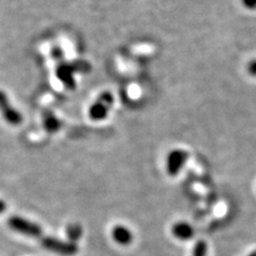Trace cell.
Returning a JSON list of instances; mask_svg holds the SVG:
<instances>
[{"mask_svg":"<svg viewBox=\"0 0 256 256\" xmlns=\"http://www.w3.org/2000/svg\"><path fill=\"white\" fill-rule=\"evenodd\" d=\"M42 248L45 250L61 256H74L78 253V246L75 242H64L56 237H43L40 239Z\"/></svg>","mask_w":256,"mask_h":256,"instance_id":"cell-1","label":"cell"},{"mask_svg":"<svg viewBox=\"0 0 256 256\" xmlns=\"http://www.w3.org/2000/svg\"><path fill=\"white\" fill-rule=\"evenodd\" d=\"M8 226L16 233L29 237H40L43 233L42 228L38 224L20 217V216H12V217L8 219Z\"/></svg>","mask_w":256,"mask_h":256,"instance_id":"cell-2","label":"cell"},{"mask_svg":"<svg viewBox=\"0 0 256 256\" xmlns=\"http://www.w3.org/2000/svg\"><path fill=\"white\" fill-rule=\"evenodd\" d=\"M90 70V66L84 61H78L70 64H62L58 68L57 75L58 78L68 89H74L75 80L73 74L75 72H88Z\"/></svg>","mask_w":256,"mask_h":256,"instance_id":"cell-3","label":"cell"},{"mask_svg":"<svg viewBox=\"0 0 256 256\" xmlns=\"http://www.w3.org/2000/svg\"><path fill=\"white\" fill-rule=\"evenodd\" d=\"M114 105V96L111 93L106 92L100 94V98L96 100L90 108V116L93 121H100L104 120L110 110V108Z\"/></svg>","mask_w":256,"mask_h":256,"instance_id":"cell-4","label":"cell"},{"mask_svg":"<svg viewBox=\"0 0 256 256\" xmlns=\"http://www.w3.org/2000/svg\"><path fill=\"white\" fill-rule=\"evenodd\" d=\"M189 154L184 150H174L170 152L169 156L166 158V172L171 176L178 175L182 166H185Z\"/></svg>","mask_w":256,"mask_h":256,"instance_id":"cell-5","label":"cell"},{"mask_svg":"<svg viewBox=\"0 0 256 256\" xmlns=\"http://www.w3.org/2000/svg\"><path fill=\"white\" fill-rule=\"evenodd\" d=\"M0 112L6 121L11 125H20L22 122V114L11 106L10 100L4 91H0Z\"/></svg>","mask_w":256,"mask_h":256,"instance_id":"cell-6","label":"cell"},{"mask_svg":"<svg viewBox=\"0 0 256 256\" xmlns=\"http://www.w3.org/2000/svg\"><path fill=\"white\" fill-rule=\"evenodd\" d=\"M111 235L114 242L121 246L130 244L134 240V235L130 230L124 226H120V224L112 228Z\"/></svg>","mask_w":256,"mask_h":256,"instance_id":"cell-7","label":"cell"},{"mask_svg":"<svg viewBox=\"0 0 256 256\" xmlns=\"http://www.w3.org/2000/svg\"><path fill=\"white\" fill-rule=\"evenodd\" d=\"M172 234L174 237L182 242H187L194 236V230L187 222H178L172 226Z\"/></svg>","mask_w":256,"mask_h":256,"instance_id":"cell-8","label":"cell"},{"mask_svg":"<svg viewBox=\"0 0 256 256\" xmlns=\"http://www.w3.org/2000/svg\"><path fill=\"white\" fill-rule=\"evenodd\" d=\"M44 126L45 130L50 132H54L60 130L61 122L52 114H46L44 116Z\"/></svg>","mask_w":256,"mask_h":256,"instance_id":"cell-9","label":"cell"},{"mask_svg":"<svg viewBox=\"0 0 256 256\" xmlns=\"http://www.w3.org/2000/svg\"><path fill=\"white\" fill-rule=\"evenodd\" d=\"M66 235L70 242H75L76 240H79V238L82 237V228H80L79 224H70L66 228Z\"/></svg>","mask_w":256,"mask_h":256,"instance_id":"cell-10","label":"cell"},{"mask_svg":"<svg viewBox=\"0 0 256 256\" xmlns=\"http://www.w3.org/2000/svg\"><path fill=\"white\" fill-rule=\"evenodd\" d=\"M206 254V244L202 242H200L194 249V256H205Z\"/></svg>","mask_w":256,"mask_h":256,"instance_id":"cell-11","label":"cell"},{"mask_svg":"<svg viewBox=\"0 0 256 256\" xmlns=\"http://www.w3.org/2000/svg\"><path fill=\"white\" fill-rule=\"evenodd\" d=\"M242 2L246 10H256V0H242Z\"/></svg>","mask_w":256,"mask_h":256,"instance_id":"cell-12","label":"cell"},{"mask_svg":"<svg viewBox=\"0 0 256 256\" xmlns=\"http://www.w3.org/2000/svg\"><path fill=\"white\" fill-rule=\"evenodd\" d=\"M248 72L252 76H256V59H253L249 64H248Z\"/></svg>","mask_w":256,"mask_h":256,"instance_id":"cell-13","label":"cell"},{"mask_svg":"<svg viewBox=\"0 0 256 256\" xmlns=\"http://www.w3.org/2000/svg\"><path fill=\"white\" fill-rule=\"evenodd\" d=\"M6 208V204L2 201V200H0V214H2Z\"/></svg>","mask_w":256,"mask_h":256,"instance_id":"cell-14","label":"cell"},{"mask_svg":"<svg viewBox=\"0 0 256 256\" xmlns=\"http://www.w3.org/2000/svg\"><path fill=\"white\" fill-rule=\"evenodd\" d=\"M249 256H256V251H254V252H252Z\"/></svg>","mask_w":256,"mask_h":256,"instance_id":"cell-15","label":"cell"}]
</instances>
